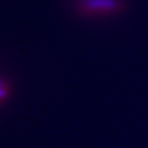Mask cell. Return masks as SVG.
<instances>
[{"label": "cell", "mask_w": 148, "mask_h": 148, "mask_svg": "<svg viewBox=\"0 0 148 148\" xmlns=\"http://www.w3.org/2000/svg\"><path fill=\"white\" fill-rule=\"evenodd\" d=\"M10 94H12V88L9 83L0 78V108L6 104V102L10 98Z\"/></svg>", "instance_id": "cell-1"}]
</instances>
